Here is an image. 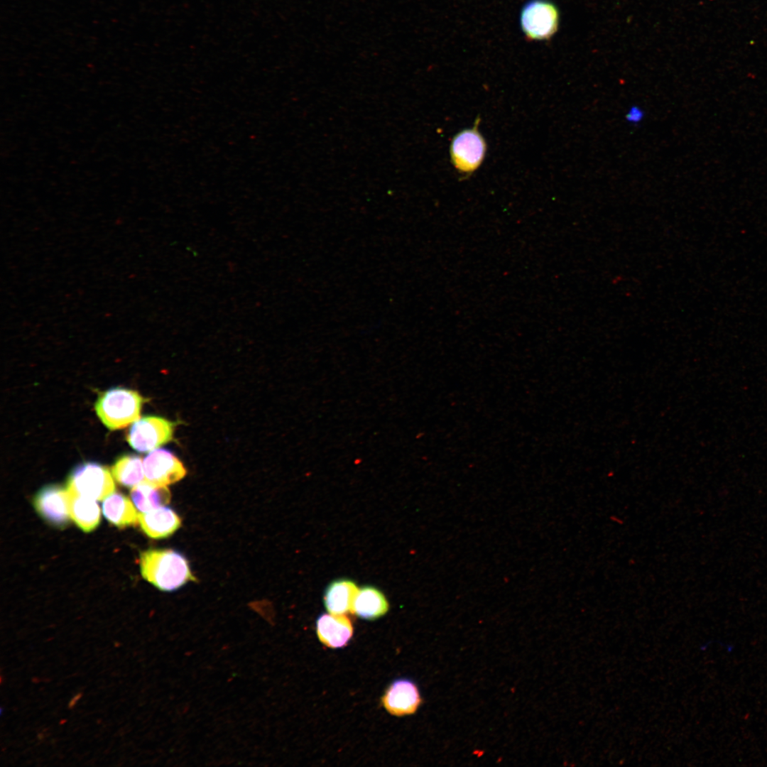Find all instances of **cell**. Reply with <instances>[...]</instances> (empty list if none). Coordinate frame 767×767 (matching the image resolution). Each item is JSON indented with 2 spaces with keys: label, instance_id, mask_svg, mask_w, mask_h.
I'll list each match as a JSON object with an SVG mask.
<instances>
[{
  "label": "cell",
  "instance_id": "7a4b0ae2",
  "mask_svg": "<svg viewBox=\"0 0 767 767\" xmlns=\"http://www.w3.org/2000/svg\"><path fill=\"white\" fill-rule=\"evenodd\" d=\"M146 401L135 391L117 387L102 393L94 408L107 428L118 430L139 419L142 406Z\"/></svg>",
  "mask_w": 767,
  "mask_h": 767
},
{
  "label": "cell",
  "instance_id": "8fae6325",
  "mask_svg": "<svg viewBox=\"0 0 767 767\" xmlns=\"http://www.w3.org/2000/svg\"><path fill=\"white\" fill-rule=\"evenodd\" d=\"M138 523L148 536L161 539L173 534L181 526L182 521L172 508L162 506L138 514Z\"/></svg>",
  "mask_w": 767,
  "mask_h": 767
},
{
  "label": "cell",
  "instance_id": "4fadbf2b",
  "mask_svg": "<svg viewBox=\"0 0 767 767\" xmlns=\"http://www.w3.org/2000/svg\"><path fill=\"white\" fill-rule=\"evenodd\" d=\"M388 609V602L384 594L372 586H364L358 589L351 612L359 618L373 620L384 615Z\"/></svg>",
  "mask_w": 767,
  "mask_h": 767
},
{
  "label": "cell",
  "instance_id": "5b68a950",
  "mask_svg": "<svg viewBox=\"0 0 767 767\" xmlns=\"http://www.w3.org/2000/svg\"><path fill=\"white\" fill-rule=\"evenodd\" d=\"M176 425L175 422L161 417H143L132 423L126 440L138 452L152 451L173 440Z\"/></svg>",
  "mask_w": 767,
  "mask_h": 767
},
{
  "label": "cell",
  "instance_id": "8992f818",
  "mask_svg": "<svg viewBox=\"0 0 767 767\" xmlns=\"http://www.w3.org/2000/svg\"><path fill=\"white\" fill-rule=\"evenodd\" d=\"M477 124L457 134L450 144L451 161L455 168L462 173H472L484 161L486 145L477 129Z\"/></svg>",
  "mask_w": 767,
  "mask_h": 767
},
{
  "label": "cell",
  "instance_id": "2e32d148",
  "mask_svg": "<svg viewBox=\"0 0 767 767\" xmlns=\"http://www.w3.org/2000/svg\"><path fill=\"white\" fill-rule=\"evenodd\" d=\"M130 496L137 509L143 513L165 506L171 498L167 486L156 485L146 480L133 486Z\"/></svg>",
  "mask_w": 767,
  "mask_h": 767
},
{
  "label": "cell",
  "instance_id": "ac0fdd59",
  "mask_svg": "<svg viewBox=\"0 0 767 767\" xmlns=\"http://www.w3.org/2000/svg\"><path fill=\"white\" fill-rule=\"evenodd\" d=\"M644 116L643 109L638 105H633L626 111L625 119L631 124H638L643 121Z\"/></svg>",
  "mask_w": 767,
  "mask_h": 767
},
{
  "label": "cell",
  "instance_id": "7c38bea8",
  "mask_svg": "<svg viewBox=\"0 0 767 767\" xmlns=\"http://www.w3.org/2000/svg\"><path fill=\"white\" fill-rule=\"evenodd\" d=\"M70 518L85 532L93 531L100 521V508L94 499L67 490Z\"/></svg>",
  "mask_w": 767,
  "mask_h": 767
},
{
  "label": "cell",
  "instance_id": "9c48e42d",
  "mask_svg": "<svg viewBox=\"0 0 767 767\" xmlns=\"http://www.w3.org/2000/svg\"><path fill=\"white\" fill-rule=\"evenodd\" d=\"M381 702L386 709L395 716L413 714L421 702L416 685L408 679H398L387 688Z\"/></svg>",
  "mask_w": 767,
  "mask_h": 767
},
{
  "label": "cell",
  "instance_id": "e0dca14e",
  "mask_svg": "<svg viewBox=\"0 0 767 767\" xmlns=\"http://www.w3.org/2000/svg\"><path fill=\"white\" fill-rule=\"evenodd\" d=\"M111 472L116 481L126 487L137 485L145 477L141 458L133 455L120 457L114 462Z\"/></svg>",
  "mask_w": 767,
  "mask_h": 767
},
{
  "label": "cell",
  "instance_id": "6da1fadb",
  "mask_svg": "<svg viewBox=\"0 0 767 767\" xmlns=\"http://www.w3.org/2000/svg\"><path fill=\"white\" fill-rule=\"evenodd\" d=\"M140 569L142 577L162 591H173L196 580L185 557L171 549L142 552Z\"/></svg>",
  "mask_w": 767,
  "mask_h": 767
},
{
  "label": "cell",
  "instance_id": "9a60e30c",
  "mask_svg": "<svg viewBox=\"0 0 767 767\" xmlns=\"http://www.w3.org/2000/svg\"><path fill=\"white\" fill-rule=\"evenodd\" d=\"M102 512L110 523L119 528L138 523V514L132 502L120 493H112L104 499Z\"/></svg>",
  "mask_w": 767,
  "mask_h": 767
},
{
  "label": "cell",
  "instance_id": "d6986e66",
  "mask_svg": "<svg viewBox=\"0 0 767 767\" xmlns=\"http://www.w3.org/2000/svg\"><path fill=\"white\" fill-rule=\"evenodd\" d=\"M82 695V693H79L77 695H75V697H73L72 699V700L70 702V703L68 705V707L69 708L73 707L75 705L76 702L79 700V699H80Z\"/></svg>",
  "mask_w": 767,
  "mask_h": 767
},
{
  "label": "cell",
  "instance_id": "5bb4252c",
  "mask_svg": "<svg viewBox=\"0 0 767 767\" xmlns=\"http://www.w3.org/2000/svg\"><path fill=\"white\" fill-rule=\"evenodd\" d=\"M358 589L352 580L341 579L333 581L328 585L324 594V604L327 610L330 614L337 615L351 611Z\"/></svg>",
  "mask_w": 767,
  "mask_h": 767
},
{
  "label": "cell",
  "instance_id": "52a82bcc",
  "mask_svg": "<svg viewBox=\"0 0 767 767\" xmlns=\"http://www.w3.org/2000/svg\"><path fill=\"white\" fill-rule=\"evenodd\" d=\"M146 480L158 486H167L181 480L186 469L180 460L165 449L151 451L143 459Z\"/></svg>",
  "mask_w": 767,
  "mask_h": 767
},
{
  "label": "cell",
  "instance_id": "30bf717a",
  "mask_svg": "<svg viewBox=\"0 0 767 767\" xmlns=\"http://www.w3.org/2000/svg\"><path fill=\"white\" fill-rule=\"evenodd\" d=\"M316 631L320 641L332 648L345 646L353 634L352 623L343 614H322L317 620Z\"/></svg>",
  "mask_w": 767,
  "mask_h": 767
},
{
  "label": "cell",
  "instance_id": "ba28073f",
  "mask_svg": "<svg viewBox=\"0 0 767 767\" xmlns=\"http://www.w3.org/2000/svg\"><path fill=\"white\" fill-rule=\"evenodd\" d=\"M67 489L58 485H48L42 488L33 500L34 507L48 523L64 527L70 517L68 509Z\"/></svg>",
  "mask_w": 767,
  "mask_h": 767
},
{
  "label": "cell",
  "instance_id": "3957f363",
  "mask_svg": "<svg viewBox=\"0 0 767 767\" xmlns=\"http://www.w3.org/2000/svg\"><path fill=\"white\" fill-rule=\"evenodd\" d=\"M559 19V10L553 2L530 0L521 9L520 25L528 40H545L557 32Z\"/></svg>",
  "mask_w": 767,
  "mask_h": 767
},
{
  "label": "cell",
  "instance_id": "277c9868",
  "mask_svg": "<svg viewBox=\"0 0 767 767\" xmlns=\"http://www.w3.org/2000/svg\"><path fill=\"white\" fill-rule=\"evenodd\" d=\"M67 489L94 500H102L114 491L115 485L106 467L96 462H85L77 466L70 474Z\"/></svg>",
  "mask_w": 767,
  "mask_h": 767
}]
</instances>
